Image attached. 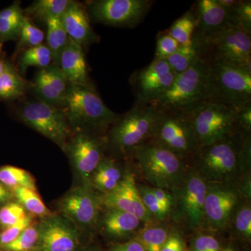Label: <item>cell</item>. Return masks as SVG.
I'll return each instance as SVG.
<instances>
[{
    "instance_id": "1",
    "label": "cell",
    "mask_w": 251,
    "mask_h": 251,
    "mask_svg": "<svg viewBox=\"0 0 251 251\" xmlns=\"http://www.w3.org/2000/svg\"><path fill=\"white\" fill-rule=\"evenodd\" d=\"M250 133L240 128L224 139L200 147L191 158L193 168L207 183L235 184L250 167Z\"/></svg>"
},
{
    "instance_id": "2",
    "label": "cell",
    "mask_w": 251,
    "mask_h": 251,
    "mask_svg": "<svg viewBox=\"0 0 251 251\" xmlns=\"http://www.w3.org/2000/svg\"><path fill=\"white\" fill-rule=\"evenodd\" d=\"M63 111L73 134L88 132L105 136L120 115L104 103L94 86L69 83Z\"/></svg>"
},
{
    "instance_id": "3",
    "label": "cell",
    "mask_w": 251,
    "mask_h": 251,
    "mask_svg": "<svg viewBox=\"0 0 251 251\" xmlns=\"http://www.w3.org/2000/svg\"><path fill=\"white\" fill-rule=\"evenodd\" d=\"M211 100L209 69L202 56L186 72L176 75L171 87L150 105L161 112L186 115Z\"/></svg>"
},
{
    "instance_id": "4",
    "label": "cell",
    "mask_w": 251,
    "mask_h": 251,
    "mask_svg": "<svg viewBox=\"0 0 251 251\" xmlns=\"http://www.w3.org/2000/svg\"><path fill=\"white\" fill-rule=\"evenodd\" d=\"M127 157L134 161L151 186L167 191L177 187L188 169L187 160L151 139L135 147Z\"/></svg>"
},
{
    "instance_id": "5",
    "label": "cell",
    "mask_w": 251,
    "mask_h": 251,
    "mask_svg": "<svg viewBox=\"0 0 251 251\" xmlns=\"http://www.w3.org/2000/svg\"><path fill=\"white\" fill-rule=\"evenodd\" d=\"M160 112L149 103H135L120 115L105 135L106 150L127 156L135 147L151 139Z\"/></svg>"
},
{
    "instance_id": "6",
    "label": "cell",
    "mask_w": 251,
    "mask_h": 251,
    "mask_svg": "<svg viewBox=\"0 0 251 251\" xmlns=\"http://www.w3.org/2000/svg\"><path fill=\"white\" fill-rule=\"evenodd\" d=\"M238 110L209 100L185 115L191 123L198 148L224 139L242 128L238 123Z\"/></svg>"
},
{
    "instance_id": "7",
    "label": "cell",
    "mask_w": 251,
    "mask_h": 251,
    "mask_svg": "<svg viewBox=\"0 0 251 251\" xmlns=\"http://www.w3.org/2000/svg\"><path fill=\"white\" fill-rule=\"evenodd\" d=\"M205 59L209 69L211 100L237 110L251 105V71L221 61Z\"/></svg>"
},
{
    "instance_id": "8",
    "label": "cell",
    "mask_w": 251,
    "mask_h": 251,
    "mask_svg": "<svg viewBox=\"0 0 251 251\" xmlns=\"http://www.w3.org/2000/svg\"><path fill=\"white\" fill-rule=\"evenodd\" d=\"M201 44V56L251 71V33L230 23Z\"/></svg>"
},
{
    "instance_id": "9",
    "label": "cell",
    "mask_w": 251,
    "mask_h": 251,
    "mask_svg": "<svg viewBox=\"0 0 251 251\" xmlns=\"http://www.w3.org/2000/svg\"><path fill=\"white\" fill-rule=\"evenodd\" d=\"M19 120L64 150L73 133L62 109L41 101L23 102L17 109Z\"/></svg>"
},
{
    "instance_id": "10",
    "label": "cell",
    "mask_w": 251,
    "mask_h": 251,
    "mask_svg": "<svg viewBox=\"0 0 251 251\" xmlns=\"http://www.w3.org/2000/svg\"><path fill=\"white\" fill-rule=\"evenodd\" d=\"M207 186V181L192 167L188 168L179 186L171 191L176 216L189 228H200L204 224Z\"/></svg>"
},
{
    "instance_id": "11",
    "label": "cell",
    "mask_w": 251,
    "mask_h": 251,
    "mask_svg": "<svg viewBox=\"0 0 251 251\" xmlns=\"http://www.w3.org/2000/svg\"><path fill=\"white\" fill-rule=\"evenodd\" d=\"M105 136L78 132L74 133L63 151L67 153L78 186H91V179L94 172L105 157Z\"/></svg>"
},
{
    "instance_id": "12",
    "label": "cell",
    "mask_w": 251,
    "mask_h": 251,
    "mask_svg": "<svg viewBox=\"0 0 251 251\" xmlns=\"http://www.w3.org/2000/svg\"><path fill=\"white\" fill-rule=\"evenodd\" d=\"M159 112L151 139L181 158L191 160L198 146L188 117L182 114Z\"/></svg>"
},
{
    "instance_id": "13",
    "label": "cell",
    "mask_w": 251,
    "mask_h": 251,
    "mask_svg": "<svg viewBox=\"0 0 251 251\" xmlns=\"http://www.w3.org/2000/svg\"><path fill=\"white\" fill-rule=\"evenodd\" d=\"M57 206L59 215L79 229H92L98 226L102 214L103 196L92 186H77L60 198Z\"/></svg>"
},
{
    "instance_id": "14",
    "label": "cell",
    "mask_w": 251,
    "mask_h": 251,
    "mask_svg": "<svg viewBox=\"0 0 251 251\" xmlns=\"http://www.w3.org/2000/svg\"><path fill=\"white\" fill-rule=\"evenodd\" d=\"M153 3L149 0H96L88 1L85 7L94 22L133 27L143 21Z\"/></svg>"
},
{
    "instance_id": "15",
    "label": "cell",
    "mask_w": 251,
    "mask_h": 251,
    "mask_svg": "<svg viewBox=\"0 0 251 251\" xmlns=\"http://www.w3.org/2000/svg\"><path fill=\"white\" fill-rule=\"evenodd\" d=\"M39 230L36 251H82L80 229L59 214L41 219Z\"/></svg>"
},
{
    "instance_id": "16",
    "label": "cell",
    "mask_w": 251,
    "mask_h": 251,
    "mask_svg": "<svg viewBox=\"0 0 251 251\" xmlns=\"http://www.w3.org/2000/svg\"><path fill=\"white\" fill-rule=\"evenodd\" d=\"M241 204V193L234 184L208 183L204 222L215 229L224 228Z\"/></svg>"
},
{
    "instance_id": "17",
    "label": "cell",
    "mask_w": 251,
    "mask_h": 251,
    "mask_svg": "<svg viewBox=\"0 0 251 251\" xmlns=\"http://www.w3.org/2000/svg\"><path fill=\"white\" fill-rule=\"evenodd\" d=\"M176 75L165 59L152 62L132 75L136 103H150L159 97L173 84Z\"/></svg>"
},
{
    "instance_id": "18",
    "label": "cell",
    "mask_w": 251,
    "mask_h": 251,
    "mask_svg": "<svg viewBox=\"0 0 251 251\" xmlns=\"http://www.w3.org/2000/svg\"><path fill=\"white\" fill-rule=\"evenodd\" d=\"M103 205L105 209H118L133 214L146 225L156 221L144 206L135 175L130 172H125L122 181L113 191L103 195Z\"/></svg>"
},
{
    "instance_id": "19",
    "label": "cell",
    "mask_w": 251,
    "mask_h": 251,
    "mask_svg": "<svg viewBox=\"0 0 251 251\" xmlns=\"http://www.w3.org/2000/svg\"><path fill=\"white\" fill-rule=\"evenodd\" d=\"M69 83L59 66L51 64L36 72L31 88L39 100L63 109Z\"/></svg>"
},
{
    "instance_id": "20",
    "label": "cell",
    "mask_w": 251,
    "mask_h": 251,
    "mask_svg": "<svg viewBox=\"0 0 251 251\" xmlns=\"http://www.w3.org/2000/svg\"><path fill=\"white\" fill-rule=\"evenodd\" d=\"M193 12L197 24L193 38L199 43L214 35L229 23H236L230 11L223 7L217 0H200Z\"/></svg>"
},
{
    "instance_id": "21",
    "label": "cell",
    "mask_w": 251,
    "mask_h": 251,
    "mask_svg": "<svg viewBox=\"0 0 251 251\" xmlns=\"http://www.w3.org/2000/svg\"><path fill=\"white\" fill-rule=\"evenodd\" d=\"M68 36L82 47L99 41V36L90 25V18L85 6L72 1L61 17Z\"/></svg>"
},
{
    "instance_id": "22",
    "label": "cell",
    "mask_w": 251,
    "mask_h": 251,
    "mask_svg": "<svg viewBox=\"0 0 251 251\" xmlns=\"http://www.w3.org/2000/svg\"><path fill=\"white\" fill-rule=\"evenodd\" d=\"M58 66L69 83L85 84L90 82L83 47L69 37L61 53Z\"/></svg>"
},
{
    "instance_id": "23",
    "label": "cell",
    "mask_w": 251,
    "mask_h": 251,
    "mask_svg": "<svg viewBox=\"0 0 251 251\" xmlns=\"http://www.w3.org/2000/svg\"><path fill=\"white\" fill-rule=\"evenodd\" d=\"M142 223L138 217L129 213L115 209H105L100 216L97 227L107 237L119 239L135 233Z\"/></svg>"
},
{
    "instance_id": "24",
    "label": "cell",
    "mask_w": 251,
    "mask_h": 251,
    "mask_svg": "<svg viewBox=\"0 0 251 251\" xmlns=\"http://www.w3.org/2000/svg\"><path fill=\"white\" fill-rule=\"evenodd\" d=\"M125 173L114 158L105 156L92 175L91 186L103 195L107 194L118 186Z\"/></svg>"
},
{
    "instance_id": "25",
    "label": "cell",
    "mask_w": 251,
    "mask_h": 251,
    "mask_svg": "<svg viewBox=\"0 0 251 251\" xmlns=\"http://www.w3.org/2000/svg\"><path fill=\"white\" fill-rule=\"evenodd\" d=\"M20 1L0 11V41H18L25 18Z\"/></svg>"
},
{
    "instance_id": "26",
    "label": "cell",
    "mask_w": 251,
    "mask_h": 251,
    "mask_svg": "<svg viewBox=\"0 0 251 251\" xmlns=\"http://www.w3.org/2000/svg\"><path fill=\"white\" fill-rule=\"evenodd\" d=\"M27 82L17 69L9 62H5L0 74V100H14L22 97L27 90Z\"/></svg>"
},
{
    "instance_id": "27",
    "label": "cell",
    "mask_w": 251,
    "mask_h": 251,
    "mask_svg": "<svg viewBox=\"0 0 251 251\" xmlns=\"http://www.w3.org/2000/svg\"><path fill=\"white\" fill-rule=\"evenodd\" d=\"M47 27L46 43L52 54V63L58 66L61 53L67 45L69 36L65 30L61 18H50L46 21Z\"/></svg>"
},
{
    "instance_id": "28",
    "label": "cell",
    "mask_w": 251,
    "mask_h": 251,
    "mask_svg": "<svg viewBox=\"0 0 251 251\" xmlns=\"http://www.w3.org/2000/svg\"><path fill=\"white\" fill-rule=\"evenodd\" d=\"M72 2V0H37L23 11L27 18L46 23L50 18L62 17Z\"/></svg>"
},
{
    "instance_id": "29",
    "label": "cell",
    "mask_w": 251,
    "mask_h": 251,
    "mask_svg": "<svg viewBox=\"0 0 251 251\" xmlns=\"http://www.w3.org/2000/svg\"><path fill=\"white\" fill-rule=\"evenodd\" d=\"M12 193L16 202L19 203L27 214L33 217L43 219L53 214L44 204L37 191L20 187L13 189Z\"/></svg>"
},
{
    "instance_id": "30",
    "label": "cell",
    "mask_w": 251,
    "mask_h": 251,
    "mask_svg": "<svg viewBox=\"0 0 251 251\" xmlns=\"http://www.w3.org/2000/svg\"><path fill=\"white\" fill-rule=\"evenodd\" d=\"M201 44L193 38L189 45L180 46L176 52L165 59L175 75L186 72L201 57Z\"/></svg>"
},
{
    "instance_id": "31",
    "label": "cell",
    "mask_w": 251,
    "mask_h": 251,
    "mask_svg": "<svg viewBox=\"0 0 251 251\" xmlns=\"http://www.w3.org/2000/svg\"><path fill=\"white\" fill-rule=\"evenodd\" d=\"M17 57L18 64L16 68L21 74H24L29 67L44 69L49 67L52 63L50 51L44 44L25 50L18 54Z\"/></svg>"
},
{
    "instance_id": "32",
    "label": "cell",
    "mask_w": 251,
    "mask_h": 251,
    "mask_svg": "<svg viewBox=\"0 0 251 251\" xmlns=\"http://www.w3.org/2000/svg\"><path fill=\"white\" fill-rule=\"evenodd\" d=\"M0 182L12 191L16 188L25 187L36 190V180L25 170L12 166L0 167Z\"/></svg>"
},
{
    "instance_id": "33",
    "label": "cell",
    "mask_w": 251,
    "mask_h": 251,
    "mask_svg": "<svg viewBox=\"0 0 251 251\" xmlns=\"http://www.w3.org/2000/svg\"><path fill=\"white\" fill-rule=\"evenodd\" d=\"M169 236L165 226L152 224L140 229L135 239L140 243L145 251H161Z\"/></svg>"
},
{
    "instance_id": "34",
    "label": "cell",
    "mask_w": 251,
    "mask_h": 251,
    "mask_svg": "<svg viewBox=\"0 0 251 251\" xmlns=\"http://www.w3.org/2000/svg\"><path fill=\"white\" fill-rule=\"evenodd\" d=\"M196 24V18L193 10L176 20L166 31L179 43L180 46L189 45L192 43Z\"/></svg>"
},
{
    "instance_id": "35",
    "label": "cell",
    "mask_w": 251,
    "mask_h": 251,
    "mask_svg": "<svg viewBox=\"0 0 251 251\" xmlns=\"http://www.w3.org/2000/svg\"><path fill=\"white\" fill-rule=\"evenodd\" d=\"M44 31L34 25L31 23V19L25 16L22 29L15 50L14 57H17L18 54L25 50L41 45L44 40Z\"/></svg>"
},
{
    "instance_id": "36",
    "label": "cell",
    "mask_w": 251,
    "mask_h": 251,
    "mask_svg": "<svg viewBox=\"0 0 251 251\" xmlns=\"http://www.w3.org/2000/svg\"><path fill=\"white\" fill-rule=\"evenodd\" d=\"M39 223L34 222L12 242L1 249L4 251H36L39 243Z\"/></svg>"
},
{
    "instance_id": "37",
    "label": "cell",
    "mask_w": 251,
    "mask_h": 251,
    "mask_svg": "<svg viewBox=\"0 0 251 251\" xmlns=\"http://www.w3.org/2000/svg\"><path fill=\"white\" fill-rule=\"evenodd\" d=\"M29 214L16 201L3 204L0 207V227L4 229L18 224Z\"/></svg>"
},
{
    "instance_id": "38",
    "label": "cell",
    "mask_w": 251,
    "mask_h": 251,
    "mask_svg": "<svg viewBox=\"0 0 251 251\" xmlns=\"http://www.w3.org/2000/svg\"><path fill=\"white\" fill-rule=\"evenodd\" d=\"M137 187H138L142 202L147 210L151 214L156 221H165L168 216L160 205L159 202L153 195L151 186L137 184Z\"/></svg>"
},
{
    "instance_id": "39",
    "label": "cell",
    "mask_w": 251,
    "mask_h": 251,
    "mask_svg": "<svg viewBox=\"0 0 251 251\" xmlns=\"http://www.w3.org/2000/svg\"><path fill=\"white\" fill-rule=\"evenodd\" d=\"M234 227L237 233L242 237L250 239L251 237V208L250 204L238 206L234 214Z\"/></svg>"
},
{
    "instance_id": "40",
    "label": "cell",
    "mask_w": 251,
    "mask_h": 251,
    "mask_svg": "<svg viewBox=\"0 0 251 251\" xmlns=\"http://www.w3.org/2000/svg\"><path fill=\"white\" fill-rule=\"evenodd\" d=\"M179 43L167 31L158 34L157 37L154 59H166L179 48Z\"/></svg>"
},
{
    "instance_id": "41",
    "label": "cell",
    "mask_w": 251,
    "mask_h": 251,
    "mask_svg": "<svg viewBox=\"0 0 251 251\" xmlns=\"http://www.w3.org/2000/svg\"><path fill=\"white\" fill-rule=\"evenodd\" d=\"M34 223V217L29 214L18 224L2 229L0 232V249L14 241L25 229Z\"/></svg>"
},
{
    "instance_id": "42",
    "label": "cell",
    "mask_w": 251,
    "mask_h": 251,
    "mask_svg": "<svg viewBox=\"0 0 251 251\" xmlns=\"http://www.w3.org/2000/svg\"><path fill=\"white\" fill-rule=\"evenodd\" d=\"M232 18L238 25L251 32V1H241L240 3L230 10Z\"/></svg>"
},
{
    "instance_id": "43",
    "label": "cell",
    "mask_w": 251,
    "mask_h": 251,
    "mask_svg": "<svg viewBox=\"0 0 251 251\" xmlns=\"http://www.w3.org/2000/svg\"><path fill=\"white\" fill-rule=\"evenodd\" d=\"M151 190L160 205L168 216L171 215L174 209L175 200L171 191L162 188H154L151 186Z\"/></svg>"
},
{
    "instance_id": "44",
    "label": "cell",
    "mask_w": 251,
    "mask_h": 251,
    "mask_svg": "<svg viewBox=\"0 0 251 251\" xmlns=\"http://www.w3.org/2000/svg\"><path fill=\"white\" fill-rule=\"evenodd\" d=\"M193 251H221L219 243L211 235H201L196 238Z\"/></svg>"
},
{
    "instance_id": "45",
    "label": "cell",
    "mask_w": 251,
    "mask_h": 251,
    "mask_svg": "<svg viewBox=\"0 0 251 251\" xmlns=\"http://www.w3.org/2000/svg\"><path fill=\"white\" fill-rule=\"evenodd\" d=\"M161 251H185L184 240L176 232L170 234Z\"/></svg>"
},
{
    "instance_id": "46",
    "label": "cell",
    "mask_w": 251,
    "mask_h": 251,
    "mask_svg": "<svg viewBox=\"0 0 251 251\" xmlns=\"http://www.w3.org/2000/svg\"><path fill=\"white\" fill-rule=\"evenodd\" d=\"M237 120L239 126L246 131L251 129V104L238 110Z\"/></svg>"
},
{
    "instance_id": "47",
    "label": "cell",
    "mask_w": 251,
    "mask_h": 251,
    "mask_svg": "<svg viewBox=\"0 0 251 251\" xmlns=\"http://www.w3.org/2000/svg\"><path fill=\"white\" fill-rule=\"evenodd\" d=\"M108 251H145L140 243L137 239L117 244Z\"/></svg>"
},
{
    "instance_id": "48",
    "label": "cell",
    "mask_w": 251,
    "mask_h": 251,
    "mask_svg": "<svg viewBox=\"0 0 251 251\" xmlns=\"http://www.w3.org/2000/svg\"><path fill=\"white\" fill-rule=\"evenodd\" d=\"M14 199L12 191L0 182V204H5Z\"/></svg>"
},
{
    "instance_id": "49",
    "label": "cell",
    "mask_w": 251,
    "mask_h": 251,
    "mask_svg": "<svg viewBox=\"0 0 251 251\" xmlns=\"http://www.w3.org/2000/svg\"><path fill=\"white\" fill-rule=\"evenodd\" d=\"M5 62H6V60L3 58L2 56L0 55V74H1V72L4 70Z\"/></svg>"
},
{
    "instance_id": "50",
    "label": "cell",
    "mask_w": 251,
    "mask_h": 251,
    "mask_svg": "<svg viewBox=\"0 0 251 251\" xmlns=\"http://www.w3.org/2000/svg\"><path fill=\"white\" fill-rule=\"evenodd\" d=\"M221 251H235L232 249V247H227L226 249H224V250Z\"/></svg>"
},
{
    "instance_id": "51",
    "label": "cell",
    "mask_w": 251,
    "mask_h": 251,
    "mask_svg": "<svg viewBox=\"0 0 251 251\" xmlns=\"http://www.w3.org/2000/svg\"><path fill=\"white\" fill-rule=\"evenodd\" d=\"M2 43H1V41H0V55H1V50H2Z\"/></svg>"
},
{
    "instance_id": "52",
    "label": "cell",
    "mask_w": 251,
    "mask_h": 251,
    "mask_svg": "<svg viewBox=\"0 0 251 251\" xmlns=\"http://www.w3.org/2000/svg\"><path fill=\"white\" fill-rule=\"evenodd\" d=\"M96 251L92 250H92H89V251Z\"/></svg>"
},
{
    "instance_id": "53",
    "label": "cell",
    "mask_w": 251,
    "mask_h": 251,
    "mask_svg": "<svg viewBox=\"0 0 251 251\" xmlns=\"http://www.w3.org/2000/svg\"><path fill=\"white\" fill-rule=\"evenodd\" d=\"M0 251H4L2 250V249H0Z\"/></svg>"
}]
</instances>
